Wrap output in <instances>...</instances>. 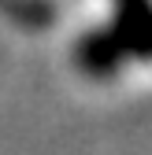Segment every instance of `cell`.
<instances>
[{"mask_svg":"<svg viewBox=\"0 0 152 155\" xmlns=\"http://www.w3.org/2000/svg\"><path fill=\"white\" fill-rule=\"evenodd\" d=\"M111 37L119 41L126 59L152 63V0H111Z\"/></svg>","mask_w":152,"mask_h":155,"instance_id":"obj_1","label":"cell"},{"mask_svg":"<svg viewBox=\"0 0 152 155\" xmlns=\"http://www.w3.org/2000/svg\"><path fill=\"white\" fill-rule=\"evenodd\" d=\"M74 63L82 67L85 78L108 81V78H115L123 70L126 55H123L119 41L111 37V30H85L78 37V45H74Z\"/></svg>","mask_w":152,"mask_h":155,"instance_id":"obj_2","label":"cell"}]
</instances>
